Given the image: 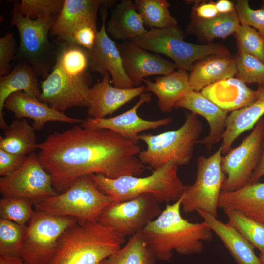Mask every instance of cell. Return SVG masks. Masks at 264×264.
<instances>
[{
  "mask_svg": "<svg viewBox=\"0 0 264 264\" xmlns=\"http://www.w3.org/2000/svg\"><path fill=\"white\" fill-rule=\"evenodd\" d=\"M38 149L39 160L57 194L83 176L102 174L115 179L144 172L138 157L141 146L108 129L76 125L50 134Z\"/></svg>",
  "mask_w": 264,
  "mask_h": 264,
  "instance_id": "6da1fadb",
  "label": "cell"
},
{
  "mask_svg": "<svg viewBox=\"0 0 264 264\" xmlns=\"http://www.w3.org/2000/svg\"><path fill=\"white\" fill-rule=\"evenodd\" d=\"M181 198L165 208L140 231L147 246L157 259L169 260L175 250L188 255L201 253L204 242L213 239V232L203 221L193 223L181 213Z\"/></svg>",
  "mask_w": 264,
  "mask_h": 264,
  "instance_id": "7a4b0ae2",
  "label": "cell"
},
{
  "mask_svg": "<svg viewBox=\"0 0 264 264\" xmlns=\"http://www.w3.org/2000/svg\"><path fill=\"white\" fill-rule=\"evenodd\" d=\"M125 238L97 221H78L66 228L48 264H100L120 249Z\"/></svg>",
  "mask_w": 264,
  "mask_h": 264,
  "instance_id": "3957f363",
  "label": "cell"
},
{
  "mask_svg": "<svg viewBox=\"0 0 264 264\" xmlns=\"http://www.w3.org/2000/svg\"><path fill=\"white\" fill-rule=\"evenodd\" d=\"M179 166L175 163L168 162L143 177L125 176L110 179L102 174L90 176L98 188L115 201H124L141 195L152 194L160 203H173L180 198L185 187L178 175Z\"/></svg>",
  "mask_w": 264,
  "mask_h": 264,
  "instance_id": "277c9868",
  "label": "cell"
},
{
  "mask_svg": "<svg viewBox=\"0 0 264 264\" xmlns=\"http://www.w3.org/2000/svg\"><path fill=\"white\" fill-rule=\"evenodd\" d=\"M202 130L197 115L188 112L183 124L177 129L158 134H140L139 140L146 148L140 151L138 157L144 165L153 170L170 162L179 166L187 165L193 157L195 145Z\"/></svg>",
  "mask_w": 264,
  "mask_h": 264,
  "instance_id": "5b68a950",
  "label": "cell"
},
{
  "mask_svg": "<svg viewBox=\"0 0 264 264\" xmlns=\"http://www.w3.org/2000/svg\"><path fill=\"white\" fill-rule=\"evenodd\" d=\"M114 200L104 193L90 176L78 177L65 191L34 204L35 210L78 221H97L103 210Z\"/></svg>",
  "mask_w": 264,
  "mask_h": 264,
  "instance_id": "8992f818",
  "label": "cell"
},
{
  "mask_svg": "<svg viewBox=\"0 0 264 264\" xmlns=\"http://www.w3.org/2000/svg\"><path fill=\"white\" fill-rule=\"evenodd\" d=\"M177 25L147 30L140 37L129 41L147 51L170 58L178 69L191 70L197 61L214 55H230L224 46L216 44L200 45L184 40Z\"/></svg>",
  "mask_w": 264,
  "mask_h": 264,
  "instance_id": "52a82bcc",
  "label": "cell"
},
{
  "mask_svg": "<svg viewBox=\"0 0 264 264\" xmlns=\"http://www.w3.org/2000/svg\"><path fill=\"white\" fill-rule=\"evenodd\" d=\"M220 146L208 157H199L194 182L185 185L181 198V209L190 213L202 211L218 217V203L226 176L221 167Z\"/></svg>",
  "mask_w": 264,
  "mask_h": 264,
  "instance_id": "ba28073f",
  "label": "cell"
},
{
  "mask_svg": "<svg viewBox=\"0 0 264 264\" xmlns=\"http://www.w3.org/2000/svg\"><path fill=\"white\" fill-rule=\"evenodd\" d=\"M77 220L35 210L26 225L20 257L28 264H48L54 255L59 238Z\"/></svg>",
  "mask_w": 264,
  "mask_h": 264,
  "instance_id": "9c48e42d",
  "label": "cell"
},
{
  "mask_svg": "<svg viewBox=\"0 0 264 264\" xmlns=\"http://www.w3.org/2000/svg\"><path fill=\"white\" fill-rule=\"evenodd\" d=\"M152 194H143L121 202L113 201L100 214L97 222L125 238L140 232L162 212Z\"/></svg>",
  "mask_w": 264,
  "mask_h": 264,
  "instance_id": "30bf717a",
  "label": "cell"
},
{
  "mask_svg": "<svg viewBox=\"0 0 264 264\" xmlns=\"http://www.w3.org/2000/svg\"><path fill=\"white\" fill-rule=\"evenodd\" d=\"M264 141V119L261 118L241 144L221 159V167L226 177L222 191H236L250 184L259 162Z\"/></svg>",
  "mask_w": 264,
  "mask_h": 264,
  "instance_id": "8fae6325",
  "label": "cell"
},
{
  "mask_svg": "<svg viewBox=\"0 0 264 264\" xmlns=\"http://www.w3.org/2000/svg\"><path fill=\"white\" fill-rule=\"evenodd\" d=\"M0 193L2 197L24 198L34 204L58 194L35 152L19 168L0 178Z\"/></svg>",
  "mask_w": 264,
  "mask_h": 264,
  "instance_id": "7c38bea8",
  "label": "cell"
},
{
  "mask_svg": "<svg viewBox=\"0 0 264 264\" xmlns=\"http://www.w3.org/2000/svg\"><path fill=\"white\" fill-rule=\"evenodd\" d=\"M90 81L86 74L68 75L55 65L41 83L39 100L63 113L72 107L88 108L91 99Z\"/></svg>",
  "mask_w": 264,
  "mask_h": 264,
  "instance_id": "4fadbf2b",
  "label": "cell"
},
{
  "mask_svg": "<svg viewBox=\"0 0 264 264\" xmlns=\"http://www.w3.org/2000/svg\"><path fill=\"white\" fill-rule=\"evenodd\" d=\"M56 18L31 19L21 15L14 5L11 25L15 26L19 32L20 53L30 62L36 74L46 70L44 63L50 47L48 35Z\"/></svg>",
  "mask_w": 264,
  "mask_h": 264,
  "instance_id": "5bb4252c",
  "label": "cell"
},
{
  "mask_svg": "<svg viewBox=\"0 0 264 264\" xmlns=\"http://www.w3.org/2000/svg\"><path fill=\"white\" fill-rule=\"evenodd\" d=\"M151 100V94L144 92L139 96L137 103L124 112L109 118L95 119L88 117L83 120L81 126L110 130L135 144H138L140 132L166 126L172 121L170 117L154 120L141 118L137 113L138 109L144 103L150 102Z\"/></svg>",
  "mask_w": 264,
  "mask_h": 264,
  "instance_id": "9a60e30c",
  "label": "cell"
},
{
  "mask_svg": "<svg viewBox=\"0 0 264 264\" xmlns=\"http://www.w3.org/2000/svg\"><path fill=\"white\" fill-rule=\"evenodd\" d=\"M107 13L103 10L101 27L97 32L93 47L88 50L89 67L102 76L108 72L113 86L119 88H131L134 86L127 76L123 67L121 54L117 44L106 31Z\"/></svg>",
  "mask_w": 264,
  "mask_h": 264,
  "instance_id": "2e32d148",
  "label": "cell"
},
{
  "mask_svg": "<svg viewBox=\"0 0 264 264\" xmlns=\"http://www.w3.org/2000/svg\"><path fill=\"white\" fill-rule=\"evenodd\" d=\"M125 71L135 87L143 80L153 75L170 74L177 68L173 62L147 51L129 41L117 44Z\"/></svg>",
  "mask_w": 264,
  "mask_h": 264,
  "instance_id": "e0dca14e",
  "label": "cell"
},
{
  "mask_svg": "<svg viewBox=\"0 0 264 264\" xmlns=\"http://www.w3.org/2000/svg\"><path fill=\"white\" fill-rule=\"evenodd\" d=\"M115 2V0H65L50 33L67 42L71 34L81 26L89 25L97 28L100 7H108Z\"/></svg>",
  "mask_w": 264,
  "mask_h": 264,
  "instance_id": "ac0fdd59",
  "label": "cell"
},
{
  "mask_svg": "<svg viewBox=\"0 0 264 264\" xmlns=\"http://www.w3.org/2000/svg\"><path fill=\"white\" fill-rule=\"evenodd\" d=\"M145 86L131 88H119L111 85L110 75L106 72L102 80L90 88V102L88 107V117L106 118L121 107L145 92Z\"/></svg>",
  "mask_w": 264,
  "mask_h": 264,
  "instance_id": "d6986e66",
  "label": "cell"
},
{
  "mask_svg": "<svg viewBox=\"0 0 264 264\" xmlns=\"http://www.w3.org/2000/svg\"><path fill=\"white\" fill-rule=\"evenodd\" d=\"M174 108H183L203 117L209 126L208 134L197 143L210 150L213 145L222 140L226 129L228 112L222 110L200 91L191 90L179 100Z\"/></svg>",
  "mask_w": 264,
  "mask_h": 264,
  "instance_id": "ffe728a7",
  "label": "cell"
},
{
  "mask_svg": "<svg viewBox=\"0 0 264 264\" xmlns=\"http://www.w3.org/2000/svg\"><path fill=\"white\" fill-rule=\"evenodd\" d=\"M4 108L11 111L16 119H31L36 131L41 130L49 122L81 124L83 121L82 119L69 117L22 91L11 94L6 99Z\"/></svg>",
  "mask_w": 264,
  "mask_h": 264,
  "instance_id": "44dd1931",
  "label": "cell"
},
{
  "mask_svg": "<svg viewBox=\"0 0 264 264\" xmlns=\"http://www.w3.org/2000/svg\"><path fill=\"white\" fill-rule=\"evenodd\" d=\"M200 92L228 112L249 105L257 97L256 90H252L245 83L234 77L211 84L204 88Z\"/></svg>",
  "mask_w": 264,
  "mask_h": 264,
  "instance_id": "7402d4cb",
  "label": "cell"
},
{
  "mask_svg": "<svg viewBox=\"0 0 264 264\" xmlns=\"http://www.w3.org/2000/svg\"><path fill=\"white\" fill-rule=\"evenodd\" d=\"M197 213L220 240L237 264H261L255 247L235 228L206 212Z\"/></svg>",
  "mask_w": 264,
  "mask_h": 264,
  "instance_id": "603a6c76",
  "label": "cell"
},
{
  "mask_svg": "<svg viewBox=\"0 0 264 264\" xmlns=\"http://www.w3.org/2000/svg\"><path fill=\"white\" fill-rule=\"evenodd\" d=\"M143 82L146 85L145 92H151L156 96L158 108L163 113L170 112L175 105L192 90L189 74L182 69L156 77L155 82L147 78Z\"/></svg>",
  "mask_w": 264,
  "mask_h": 264,
  "instance_id": "cb8c5ba5",
  "label": "cell"
},
{
  "mask_svg": "<svg viewBox=\"0 0 264 264\" xmlns=\"http://www.w3.org/2000/svg\"><path fill=\"white\" fill-rule=\"evenodd\" d=\"M257 97L249 105L231 112L220 146L222 155L231 149L233 142L241 134L253 129L264 115V85H258Z\"/></svg>",
  "mask_w": 264,
  "mask_h": 264,
  "instance_id": "d4e9b609",
  "label": "cell"
},
{
  "mask_svg": "<svg viewBox=\"0 0 264 264\" xmlns=\"http://www.w3.org/2000/svg\"><path fill=\"white\" fill-rule=\"evenodd\" d=\"M189 74L191 89L201 91L205 87L236 75L235 58L230 55H214L194 64Z\"/></svg>",
  "mask_w": 264,
  "mask_h": 264,
  "instance_id": "484cf974",
  "label": "cell"
},
{
  "mask_svg": "<svg viewBox=\"0 0 264 264\" xmlns=\"http://www.w3.org/2000/svg\"><path fill=\"white\" fill-rule=\"evenodd\" d=\"M218 206L241 212L264 225V182L249 184L234 191L221 192Z\"/></svg>",
  "mask_w": 264,
  "mask_h": 264,
  "instance_id": "4316f807",
  "label": "cell"
},
{
  "mask_svg": "<svg viewBox=\"0 0 264 264\" xmlns=\"http://www.w3.org/2000/svg\"><path fill=\"white\" fill-rule=\"evenodd\" d=\"M106 27L110 36L125 41L137 38L147 31L134 2L131 0H123L116 4Z\"/></svg>",
  "mask_w": 264,
  "mask_h": 264,
  "instance_id": "83f0119b",
  "label": "cell"
},
{
  "mask_svg": "<svg viewBox=\"0 0 264 264\" xmlns=\"http://www.w3.org/2000/svg\"><path fill=\"white\" fill-rule=\"evenodd\" d=\"M22 91L39 99L41 88L36 73L32 67L17 65L8 74L0 78V127L5 130L8 126L3 110L6 99L12 94Z\"/></svg>",
  "mask_w": 264,
  "mask_h": 264,
  "instance_id": "f1b7e54d",
  "label": "cell"
},
{
  "mask_svg": "<svg viewBox=\"0 0 264 264\" xmlns=\"http://www.w3.org/2000/svg\"><path fill=\"white\" fill-rule=\"evenodd\" d=\"M0 136V149L9 153L28 155L38 149L35 130L25 119H15Z\"/></svg>",
  "mask_w": 264,
  "mask_h": 264,
  "instance_id": "f546056e",
  "label": "cell"
},
{
  "mask_svg": "<svg viewBox=\"0 0 264 264\" xmlns=\"http://www.w3.org/2000/svg\"><path fill=\"white\" fill-rule=\"evenodd\" d=\"M240 25L235 9L228 13H218L209 19H200L192 15L187 31L211 41L215 38H226L235 33Z\"/></svg>",
  "mask_w": 264,
  "mask_h": 264,
  "instance_id": "4dcf8cb0",
  "label": "cell"
},
{
  "mask_svg": "<svg viewBox=\"0 0 264 264\" xmlns=\"http://www.w3.org/2000/svg\"><path fill=\"white\" fill-rule=\"evenodd\" d=\"M157 259L140 232L130 237L126 245L102 262L103 264H155Z\"/></svg>",
  "mask_w": 264,
  "mask_h": 264,
  "instance_id": "1f68e13d",
  "label": "cell"
},
{
  "mask_svg": "<svg viewBox=\"0 0 264 264\" xmlns=\"http://www.w3.org/2000/svg\"><path fill=\"white\" fill-rule=\"evenodd\" d=\"M134 3L145 26L151 29L164 28L178 25L169 11L166 0H135Z\"/></svg>",
  "mask_w": 264,
  "mask_h": 264,
  "instance_id": "d6a6232c",
  "label": "cell"
},
{
  "mask_svg": "<svg viewBox=\"0 0 264 264\" xmlns=\"http://www.w3.org/2000/svg\"><path fill=\"white\" fill-rule=\"evenodd\" d=\"M55 66L68 75L83 76L89 67L88 50L75 44L65 42L57 54Z\"/></svg>",
  "mask_w": 264,
  "mask_h": 264,
  "instance_id": "836d02e7",
  "label": "cell"
},
{
  "mask_svg": "<svg viewBox=\"0 0 264 264\" xmlns=\"http://www.w3.org/2000/svg\"><path fill=\"white\" fill-rule=\"evenodd\" d=\"M228 223L235 228L260 253H264V225L239 211L223 209Z\"/></svg>",
  "mask_w": 264,
  "mask_h": 264,
  "instance_id": "e575fe53",
  "label": "cell"
},
{
  "mask_svg": "<svg viewBox=\"0 0 264 264\" xmlns=\"http://www.w3.org/2000/svg\"><path fill=\"white\" fill-rule=\"evenodd\" d=\"M26 227L0 219V255L20 256Z\"/></svg>",
  "mask_w": 264,
  "mask_h": 264,
  "instance_id": "d590c367",
  "label": "cell"
},
{
  "mask_svg": "<svg viewBox=\"0 0 264 264\" xmlns=\"http://www.w3.org/2000/svg\"><path fill=\"white\" fill-rule=\"evenodd\" d=\"M34 203L28 199L2 197L0 199V217L21 225H26L32 217Z\"/></svg>",
  "mask_w": 264,
  "mask_h": 264,
  "instance_id": "8d00e7d4",
  "label": "cell"
},
{
  "mask_svg": "<svg viewBox=\"0 0 264 264\" xmlns=\"http://www.w3.org/2000/svg\"><path fill=\"white\" fill-rule=\"evenodd\" d=\"M236 76L245 84L264 85V63L256 57L238 52L235 58Z\"/></svg>",
  "mask_w": 264,
  "mask_h": 264,
  "instance_id": "74e56055",
  "label": "cell"
},
{
  "mask_svg": "<svg viewBox=\"0 0 264 264\" xmlns=\"http://www.w3.org/2000/svg\"><path fill=\"white\" fill-rule=\"evenodd\" d=\"M64 1L63 0H22L20 2H14V5L22 16L36 19L57 17Z\"/></svg>",
  "mask_w": 264,
  "mask_h": 264,
  "instance_id": "f35d334b",
  "label": "cell"
},
{
  "mask_svg": "<svg viewBox=\"0 0 264 264\" xmlns=\"http://www.w3.org/2000/svg\"><path fill=\"white\" fill-rule=\"evenodd\" d=\"M235 34L238 52L250 54L264 63V38L255 29L241 24Z\"/></svg>",
  "mask_w": 264,
  "mask_h": 264,
  "instance_id": "ab89813d",
  "label": "cell"
},
{
  "mask_svg": "<svg viewBox=\"0 0 264 264\" xmlns=\"http://www.w3.org/2000/svg\"><path fill=\"white\" fill-rule=\"evenodd\" d=\"M241 24L255 29L264 38V9H252L247 0H240L235 6Z\"/></svg>",
  "mask_w": 264,
  "mask_h": 264,
  "instance_id": "60d3db41",
  "label": "cell"
},
{
  "mask_svg": "<svg viewBox=\"0 0 264 264\" xmlns=\"http://www.w3.org/2000/svg\"><path fill=\"white\" fill-rule=\"evenodd\" d=\"M16 42L12 33L8 32L0 38V76L10 71V62L14 57Z\"/></svg>",
  "mask_w": 264,
  "mask_h": 264,
  "instance_id": "b9f144b4",
  "label": "cell"
},
{
  "mask_svg": "<svg viewBox=\"0 0 264 264\" xmlns=\"http://www.w3.org/2000/svg\"><path fill=\"white\" fill-rule=\"evenodd\" d=\"M97 32V28L89 25L83 26L75 30L67 41L65 42L73 43L89 50L95 44Z\"/></svg>",
  "mask_w": 264,
  "mask_h": 264,
  "instance_id": "7bdbcfd3",
  "label": "cell"
},
{
  "mask_svg": "<svg viewBox=\"0 0 264 264\" xmlns=\"http://www.w3.org/2000/svg\"><path fill=\"white\" fill-rule=\"evenodd\" d=\"M27 155L16 154L0 149V176H5L19 168Z\"/></svg>",
  "mask_w": 264,
  "mask_h": 264,
  "instance_id": "ee69618b",
  "label": "cell"
},
{
  "mask_svg": "<svg viewBox=\"0 0 264 264\" xmlns=\"http://www.w3.org/2000/svg\"><path fill=\"white\" fill-rule=\"evenodd\" d=\"M215 2L210 1L196 4L193 8L192 15L203 19H209L218 14Z\"/></svg>",
  "mask_w": 264,
  "mask_h": 264,
  "instance_id": "f6af8a7d",
  "label": "cell"
},
{
  "mask_svg": "<svg viewBox=\"0 0 264 264\" xmlns=\"http://www.w3.org/2000/svg\"><path fill=\"white\" fill-rule=\"evenodd\" d=\"M264 176V141L263 151L259 162L255 168L250 180V184L259 182V179Z\"/></svg>",
  "mask_w": 264,
  "mask_h": 264,
  "instance_id": "bcb514c9",
  "label": "cell"
},
{
  "mask_svg": "<svg viewBox=\"0 0 264 264\" xmlns=\"http://www.w3.org/2000/svg\"><path fill=\"white\" fill-rule=\"evenodd\" d=\"M219 13H228L235 10L233 3L228 0H220L215 3Z\"/></svg>",
  "mask_w": 264,
  "mask_h": 264,
  "instance_id": "7dc6e473",
  "label": "cell"
},
{
  "mask_svg": "<svg viewBox=\"0 0 264 264\" xmlns=\"http://www.w3.org/2000/svg\"><path fill=\"white\" fill-rule=\"evenodd\" d=\"M0 264H28L20 257L0 255Z\"/></svg>",
  "mask_w": 264,
  "mask_h": 264,
  "instance_id": "c3c4849f",
  "label": "cell"
},
{
  "mask_svg": "<svg viewBox=\"0 0 264 264\" xmlns=\"http://www.w3.org/2000/svg\"><path fill=\"white\" fill-rule=\"evenodd\" d=\"M259 258L261 264H264V253H260Z\"/></svg>",
  "mask_w": 264,
  "mask_h": 264,
  "instance_id": "681fc988",
  "label": "cell"
},
{
  "mask_svg": "<svg viewBox=\"0 0 264 264\" xmlns=\"http://www.w3.org/2000/svg\"><path fill=\"white\" fill-rule=\"evenodd\" d=\"M103 264V263L102 262V263H101V264Z\"/></svg>",
  "mask_w": 264,
  "mask_h": 264,
  "instance_id": "f907efd6",
  "label": "cell"
}]
</instances>
